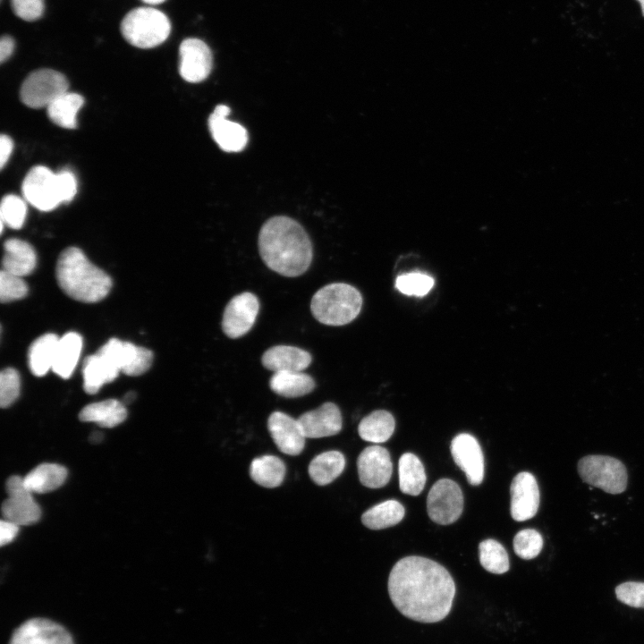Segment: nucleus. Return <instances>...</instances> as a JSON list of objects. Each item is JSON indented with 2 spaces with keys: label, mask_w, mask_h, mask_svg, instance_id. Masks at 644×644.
Returning <instances> with one entry per match:
<instances>
[{
  "label": "nucleus",
  "mask_w": 644,
  "mask_h": 644,
  "mask_svg": "<svg viewBox=\"0 0 644 644\" xmlns=\"http://www.w3.org/2000/svg\"><path fill=\"white\" fill-rule=\"evenodd\" d=\"M640 4L642 15L644 17V0H637Z\"/></svg>",
  "instance_id": "09e8293b"
},
{
  "label": "nucleus",
  "mask_w": 644,
  "mask_h": 644,
  "mask_svg": "<svg viewBox=\"0 0 644 644\" xmlns=\"http://www.w3.org/2000/svg\"><path fill=\"white\" fill-rule=\"evenodd\" d=\"M83 104L84 99L80 95L67 91L47 107V115L56 125L74 129L77 126V114Z\"/></svg>",
  "instance_id": "2f4dec72"
},
{
  "label": "nucleus",
  "mask_w": 644,
  "mask_h": 644,
  "mask_svg": "<svg viewBox=\"0 0 644 644\" xmlns=\"http://www.w3.org/2000/svg\"><path fill=\"white\" fill-rule=\"evenodd\" d=\"M617 598L630 606L644 608V582L628 581L615 589Z\"/></svg>",
  "instance_id": "ea45409f"
},
{
  "label": "nucleus",
  "mask_w": 644,
  "mask_h": 644,
  "mask_svg": "<svg viewBox=\"0 0 644 644\" xmlns=\"http://www.w3.org/2000/svg\"><path fill=\"white\" fill-rule=\"evenodd\" d=\"M357 468L360 483L369 488L386 486L393 472L390 453L380 445L366 447L357 459Z\"/></svg>",
  "instance_id": "4468645a"
},
{
  "label": "nucleus",
  "mask_w": 644,
  "mask_h": 644,
  "mask_svg": "<svg viewBox=\"0 0 644 644\" xmlns=\"http://www.w3.org/2000/svg\"><path fill=\"white\" fill-rule=\"evenodd\" d=\"M9 644H74L69 631L62 625L46 619L32 618L16 628Z\"/></svg>",
  "instance_id": "f8f14e48"
},
{
  "label": "nucleus",
  "mask_w": 644,
  "mask_h": 644,
  "mask_svg": "<svg viewBox=\"0 0 644 644\" xmlns=\"http://www.w3.org/2000/svg\"><path fill=\"white\" fill-rule=\"evenodd\" d=\"M55 274L61 289L71 298L82 302L93 303L103 300L112 287L109 275L92 264L76 247L62 251Z\"/></svg>",
  "instance_id": "7ed1b4c3"
},
{
  "label": "nucleus",
  "mask_w": 644,
  "mask_h": 644,
  "mask_svg": "<svg viewBox=\"0 0 644 644\" xmlns=\"http://www.w3.org/2000/svg\"><path fill=\"white\" fill-rule=\"evenodd\" d=\"M434 279L422 273L412 272L401 275L395 281V287L405 295L422 297L432 289Z\"/></svg>",
  "instance_id": "c9c22d12"
},
{
  "label": "nucleus",
  "mask_w": 644,
  "mask_h": 644,
  "mask_svg": "<svg viewBox=\"0 0 644 644\" xmlns=\"http://www.w3.org/2000/svg\"><path fill=\"white\" fill-rule=\"evenodd\" d=\"M388 592L393 604L404 616L432 623L442 621L451 611L455 584L440 564L411 555L393 566Z\"/></svg>",
  "instance_id": "f257e3e1"
},
{
  "label": "nucleus",
  "mask_w": 644,
  "mask_h": 644,
  "mask_svg": "<svg viewBox=\"0 0 644 644\" xmlns=\"http://www.w3.org/2000/svg\"><path fill=\"white\" fill-rule=\"evenodd\" d=\"M269 386L280 396L296 398L311 393L316 385L309 375L301 371H280L273 374Z\"/></svg>",
  "instance_id": "393cba45"
},
{
  "label": "nucleus",
  "mask_w": 644,
  "mask_h": 644,
  "mask_svg": "<svg viewBox=\"0 0 644 644\" xmlns=\"http://www.w3.org/2000/svg\"><path fill=\"white\" fill-rule=\"evenodd\" d=\"M310 353L291 345H275L267 349L262 355V365L268 370L302 371L311 363Z\"/></svg>",
  "instance_id": "aec40b11"
},
{
  "label": "nucleus",
  "mask_w": 644,
  "mask_h": 644,
  "mask_svg": "<svg viewBox=\"0 0 644 644\" xmlns=\"http://www.w3.org/2000/svg\"><path fill=\"white\" fill-rule=\"evenodd\" d=\"M259 310L258 297L245 292L233 297L225 308L222 329L229 338H239L253 326Z\"/></svg>",
  "instance_id": "9b49d317"
},
{
  "label": "nucleus",
  "mask_w": 644,
  "mask_h": 644,
  "mask_svg": "<svg viewBox=\"0 0 644 644\" xmlns=\"http://www.w3.org/2000/svg\"><path fill=\"white\" fill-rule=\"evenodd\" d=\"M361 306L362 296L355 287L344 283H334L315 292L310 310L318 322L338 326L355 319Z\"/></svg>",
  "instance_id": "20e7f679"
},
{
  "label": "nucleus",
  "mask_w": 644,
  "mask_h": 644,
  "mask_svg": "<svg viewBox=\"0 0 644 644\" xmlns=\"http://www.w3.org/2000/svg\"><path fill=\"white\" fill-rule=\"evenodd\" d=\"M395 422L393 415L384 410L375 411L363 418L359 426L360 436L368 442L384 443L394 431Z\"/></svg>",
  "instance_id": "c85d7f7f"
},
{
  "label": "nucleus",
  "mask_w": 644,
  "mask_h": 644,
  "mask_svg": "<svg viewBox=\"0 0 644 644\" xmlns=\"http://www.w3.org/2000/svg\"><path fill=\"white\" fill-rule=\"evenodd\" d=\"M59 337L55 334H46L37 338L29 349V367L31 372L42 377L53 366Z\"/></svg>",
  "instance_id": "7c9ffc66"
},
{
  "label": "nucleus",
  "mask_w": 644,
  "mask_h": 644,
  "mask_svg": "<svg viewBox=\"0 0 644 644\" xmlns=\"http://www.w3.org/2000/svg\"><path fill=\"white\" fill-rule=\"evenodd\" d=\"M582 480L609 494L623 493L627 487V470L619 460L606 455H588L578 462Z\"/></svg>",
  "instance_id": "423d86ee"
},
{
  "label": "nucleus",
  "mask_w": 644,
  "mask_h": 644,
  "mask_svg": "<svg viewBox=\"0 0 644 644\" xmlns=\"http://www.w3.org/2000/svg\"><path fill=\"white\" fill-rule=\"evenodd\" d=\"M345 458L339 451H326L317 455L309 465V474L318 486H326L343 471Z\"/></svg>",
  "instance_id": "bb28decb"
},
{
  "label": "nucleus",
  "mask_w": 644,
  "mask_h": 644,
  "mask_svg": "<svg viewBox=\"0 0 644 644\" xmlns=\"http://www.w3.org/2000/svg\"><path fill=\"white\" fill-rule=\"evenodd\" d=\"M267 428L282 453L298 455L302 452L306 436L298 419L282 411H274L268 417Z\"/></svg>",
  "instance_id": "a211bd4d"
},
{
  "label": "nucleus",
  "mask_w": 644,
  "mask_h": 644,
  "mask_svg": "<svg viewBox=\"0 0 644 644\" xmlns=\"http://www.w3.org/2000/svg\"><path fill=\"white\" fill-rule=\"evenodd\" d=\"M134 398H135V394L132 393V392H131V393H128V394L125 395L124 401H125L126 402H131Z\"/></svg>",
  "instance_id": "49530a36"
},
{
  "label": "nucleus",
  "mask_w": 644,
  "mask_h": 644,
  "mask_svg": "<svg viewBox=\"0 0 644 644\" xmlns=\"http://www.w3.org/2000/svg\"><path fill=\"white\" fill-rule=\"evenodd\" d=\"M405 513L404 507L396 500L390 499L367 510L361 516L364 526L370 530H382L399 523Z\"/></svg>",
  "instance_id": "473e14b6"
},
{
  "label": "nucleus",
  "mask_w": 644,
  "mask_h": 644,
  "mask_svg": "<svg viewBox=\"0 0 644 644\" xmlns=\"http://www.w3.org/2000/svg\"><path fill=\"white\" fill-rule=\"evenodd\" d=\"M121 31L131 45L139 48H152L168 38L171 24L161 11L153 7H139L124 16Z\"/></svg>",
  "instance_id": "39448f33"
},
{
  "label": "nucleus",
  "mask_w": 644,
  "mask_h": 644,
  "mask_svg": "<svg viewBox=\"0 0 644 644\" xmlns=\"http://www.w3.org/2000/svg\"><path fill=\"white\" fill-rule=\"evenodd\" d=\"M66 477L67 470L64 466L41 463L23 478V482L31 493H47L62 486Z\"/></svg>",
  "instance_id": "a878e982"
},
{
  "label": "nucleus",
  "mask_w": 644,
  "mask_h": 644,
  "mask_svg": "<svg viewBox=\"0 0 644 644\" xmlns=\"http://www.w3.org/2000/svg\"><path fill=\"white\" fill-rule=\"evenodd\" d=\"M13 13L21 19L32 21L44 13V0H11Z\"/></svg>",
  "instance_id": "a19ab883"
},
{
  "label": "nucleus",
  "mask_w": 644,
  "mask_h": 644,
  "mask_svg": "<svg viewBox=\"0 0 644 644\" xmlns=\"http://www.w3.org/2000/svg\"><path fill=\"white\" fill-rule=\"evenodd\" d=\"M36 263V252L29 242L16 238L4 242L3 270L22 277L34 270Z\"/></svg>",
  "instance_id": "412c9836"
},
{
  "label": "nucleus",
  "mask_w": 644,
  "mask_h": 644,
  "mask_svg": "<svg viewBox=\"0 0 644 644\" xmlns=\"http://www.w3.org/2000/svg\"><path fill=\"white\" fill-rule=\"evenodd\" d=\"M27 207L20 197L9 194L2 199L0 206L1 222L13 229L21 228L25 221Z\"/></svg>",
  "instance_id": "f704fd0d"
},
{
  "label": "nucleus",
  "mask_w": 644,
  "mask_h": 644,
  "mask_svg": "<svg viewBox=\"0 0 644 644\" xmlns=\"http://www.w3.org/2000/svg\"><path fill=\"white\" fill-rule=\"evenodd\" d=\"M298 420L305 436L309 438L336 435L343 426L341 411L338 406L331 402H326L318 408L303 413Z\"/></svg>",
  "instance_id": "6ab92c4d"
},
{
  "label": "nucleus",
  "mask_w": 644,
  "mask_h": 644,
  "mask_svg": "<svg viewBox=\"0 0 644 644\" xmlns=\"http://www.w3.org/2000/svg\"><path fill=\"white\" fill-rule=\"evenodd\" d=\"M181 76L188 82L204 80L213 66V55L208 46L194 38L184 39L179 48Z\"/></svg>",
  "instance_id": "ddd939ff"
},
{
  "label": "nucleus",
  "mask_w": 644,
  "mask_h": 644,
  "mask_svg": "<svg viewBox=\"0 0 644 644\" xmlns=\"http://www.w3.org/2000/svg\"><path fill=\"white\" fill-rule=\"evenodd\" d=\"M463 510V495L458 484L449 479L437 480L427 497V511L436 523L448 525L459 519Z\"/></svg>",
  "instance_id": "6e6552de"
},
{
  "label": "nucleus",
  "mask_w": 644,
  "mask_h": 644,
  "mask_svg": "<svg viewBox=\"0 0 644 644\" xmlns=\"http://www.w3.org/2000/svg\"><path fill=\"white\" fill-rule=\"evenodd\" d=\"M25 199L41 211H50L61 204L56 174L43 165L32 167L22 182Z\"/></svg>",
  "instance_id": "9d476101"
},
{
  "label": "nucleus",
  "mask_w": 644,
  "mask_h": 644,
  "mask_svg": "<svg viewBox=\"0 0 644 644\" xmlns=\"http://www.w3.org/2000/svg\"><path fill=\"white\" fill-rule=\"evenodd\" d=\"M127 411L123 402L115 399L104 400L86 405L80 412L82 421L95 422L102 428H114L124 421Z\"/></svg>",
  "instance_id": "4be33fe9"
},
{
  "label": "nucleus",
  "mask_w": 644,
  "mask_h": 644,
  "mask_svg": "<svg viewBox=\"0 0 644 644\" xmlns=\"http://www.w3.org/2000/svg\"><path fill=\"white\" fill-rule=\"evenodd\" d=\"M230 108L218 105L208 118L211 135L219 148L227 152H238L243 149L248 142V133L241 124L227 120Z\"/></svg>",
  "instance_id": "f3484780"
},
{
  "label": "nucleus",
  "mask_w": 644,
  "mask_h": 644,
  "mask_svg": "<svg viewBox=\"0 0 644 644\" xmlns=\"http://www.w3.org/2000/svg\"><path fill=\"white\" fill-rule=\"evenodd\" d=\"M64 74L52 69H39L30 73L21 84V100L31 108L47 107L68 91Z\"/></svg>",
  "instance_id": "0eeeda50"
},
{
  "label": "nucleus",
  "mask_w": 644,
  "mask_h": 644,
  "mask_svg": "<svg viewBox=\"0 0 644 644\" xmlns=\"http://www.w3.org/2000/svg\"><path fill=\"white\" fill-rule=\"evenodd\" d=\"M15 42L9 35H4L0 40V61L4 63L13 53Z\"/></svg>",
  "instance_id": "a18cd8bd"
},
{
  "label": "nucleus",
  "mask_w": 644,
  "mask_h": 644,
  "mask_svg": "<svg viewBox=\"0 0 644 644\" xmlns=\"http://www.w3.org/2000/svg\"><path fill=\"white\" fill-rule=\"evenodd\" d=\"M511 515L516 521L531 519L539 505V490L535 477L527 471L518 473L511 487Z\"/></svg>",
  "instance_id": "dca6fc26"
},
{
  "label": "nucleus",
  "mask_w": 644,
  "mask_h": 644,
  "mask_svg": "<svg viewBox=\"0 0 644 644\" xmlns=\"http://www.w3.org/2000/svg\"><path fill=\"white\" fill-rule=\"evenodd\" d=\"M450 449L454 462L465 473L468 482L472 486L481 484L485 463L478 440L470 434H459L452 440Z\"/></svg>",
  "instance_id": "2eb2a0df"
},
{
  "label": "nucleus",
  "mask_w": 644,
  "mask_h": 644,
  "mask_svg": "<svg viewBox=\"0 0 644 644\" xmlns=\"http://www.w3.org/2000/svg\"><path fill=\"white\" fill-rule=\"evenodd\" d=\"M21 391V380L18 371L13 368L2 370L0 374V405L9 407L18 398Z\"/></svg>",
  "instance_id": "4c0bfd02"
},
{
  "label": "nucleus",
  "mask_w": 644,
  "mask_h": 644,
  "mask_svg": "<svg viewBox=\"0 0 644 644\" xmlns=\"http://www.w3.org/2000/svg\"><path fill=\"white\" fill-rule=\"evenodd\" d=\"M119 373V369L99 353L88 356L82 367L83 388L88 394H96L103 385L114 380Z\"/></svg>",
  "instance_id": "5701e85b"
},
{
  "label": "nucleus",
  "mask_w": 644,
  "mask_h": 644,
  "mask_svg": "<svg viewBox=\"0 0 644 644\" xmlns=\"http://www.w3.org/2000/svg\"><path fill=\"white\" fill-rule=\"evenodd\" d=\"M82 349V338L75 332H69L59 338L52 370L63 378L73 373Z\"/></svg>",
  "instance_id": "b1692460"
},
{
  "label": "nucleus",
  "mask_w": 644,
  "mask_h": 644,
  "mask_svg": "<svg viewBox=\"0 0 644 644\" xmlns=\"http://www.w3.org/2000/svg\"><path fill=\"white\" fill-rule=\"evenodd\" d=\"M542 547V536L533 529L521 530L513 538V550L522 559L535 558Z\"/></svg>",
  "instance_id": "e433bc0d"
},
{
  "label": "nucleus",
  "mask_w": 644,
  "mask_h": 644,
  "mask_svg": "<svg viewBox=\"0 0 644 644\" xmlns=\"http://www.w3.org/2000/svg\"><path fill=\"white\" fill-rule=\"evenodd\" d=\"M479 555L481 565L491 573L503 574L510 568L506 550L495 539L488 538L480 542Z\"/></svg>",
  "instance_id": "72a5a7b5"
},
{
  "label": "nucleus",
  "mask_w": 644,
  "mask_h": 644,
  "mask_svg": "<svg viewBox=\"0 0 644 644\" xmlns=\"http://www.w3.org/2000/svg\"><path fill=\"white\" fill-rule=\"evenodd\" d=\"M19 525L7 520L0 521V544L4 546L12 542L17 536Z\"/></svg>",
  "instance_id": "37998d69"
},
{
  "label": "nucleus",
  "mask_w": 644,
  "mask_h": 644,
  "mask_svg": "<svg viewBox=\"0 0 644 644\" xmlns=\"http://www.w3.org/2000/svg\"><path fill=\"white\" fill-rule=\"evenodd\" d=\"M398 470L400 490L406 495H419L427 479L420 460L411 453H405L399 459Z\"/></svg>",
  "instance_id": "cd10ccee"
},
{
  "label": "nucleus",
  "mask_w": 644,
  "mask_h": 644,
  "mask_svg": "<svg viewBox=\"0 0 644 644\" xmlns=\"http://www.w3.org/2000/svg\"><path fill=\"white\" fill-rule=\"evenodd\" d=\"M258 250L267 267L287 277L304 274L313 258L308 233L298 222L284 216L265 222L258 233Z\"/></svg>",
  "instance_id": "f03ea898"
},
{
  "label": "nucleus",
  "mask_w": 644,
  "mask_h": 644,
  "mask_svg": "<svg viewBox=\"0 0 644 644\" xmlns=\"http://www.w3.org/2000/svg\"><path fill=\"white\" fill-rule=\"evenodd\" d=\"M28 294V287L22 277L2 270L0 273V300L10 302L24 298Z\"/></svg>",
  "instance_id": "58836bf2"
},
{
  "label": "nucleus",
  "mask_w": 644,
  "mask_h": 644,
  "mask_svg": "<svg viewBox=\"0 0 644 644\" xmlns=\"http://www.w3.org/2000/svg\"><path fill=\"white\" fill-rule=\"evenodd\" d=\"M148 4H158L163 3L165 0H141Z\"/></svg>",
  "instance_id": "de8ad7c7"
},
{
  "label": "nucleus",
  "mask_w": 644,
  "mask_h": 644,
  "mask_svg": "<svg viewBox=\"0 0 644 644\" xmlns=\"http://www.w3.org/2000/svg\"><path fill=\"white\" fill-rule=\"evenodd\" d=\"M8 497L2 504V513L7 521L20 525H31L38 521L41 509L25 487L23 478L11 476L5 485Z\"/></svg>",
  "instance_id": "1a4fd4ad"
},
{
  "label": "nucleus",
  "mask_w": 644,
  "mask_h": 644,
  "mask_svg": "<svg viewBox=\"0 0 644 644\" xmlns=\"http://www.w3.org/2000/svg\"><path fill=\"white\" fill-rule=\"evenodd\" d=\"M285 465L275 455L255 458L250 467V478L258 485L273 488L280 486L284 479Z\"/></svg>",
  "instance_id": "c756f323"
},
{
  "label": "nucleus",
  "mask_w": 644,
  "mask_h": 644,
  "mask_svg": "<svg viewBox=\"0 0 644 644\" xmlns=\"http://www.w3.org/2000/svg\"><path fill=\"white\" fill-rule=\"evenodd\" d=\"M59 196L62 203L70 202L77 192V181L74 174L68 170L56 174Z\"/></svg>",
  "instance_id": "79ce46f5"
},
{
  "label": "nucleus",
  "mask_w": 644,
  "mask_h": 644,
  "mask_svg": "<svg viewBox=\"0 0 644 644\" xmlns=\"http://www.w3.org/2000/svg\"><path fill=\"white\" fill-rule=\"evenodd\" d=\"M13 149V141L8 135L0 137V166L3 168L8 161Z\"/></svg>",
  "instance_id": "c03bdc74"
}]
</instances>
